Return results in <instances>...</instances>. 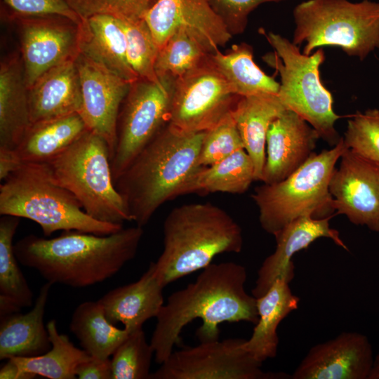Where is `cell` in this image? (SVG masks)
<instances>
[{"label": "cell", "mask_w": 379, "mask_h": 379, "mask_svg": "<svg viewBox=\"0 0 379 379\" xmlns=\"http://www.w3.org/2000/svg\"><path fill=\"white\" fill-rule=\"evenodd\" d=\"M320 137L295 112L286 109L271 124L266 139V158L261 181L272 184L297 171L315 153Z\"/></svg>", "instance_id": "d6986e66"}, {"label": "cell", "mask_w": 379, "mask_h": 379, "mask_svg": "<svg viewBox=\"0 0 379 379\" xmlns=\"http://www.w3.org/2000/svg\"><path fill=\"white\" fill-rule=\"evenodd\" d=\"M111 161L107 141L88 130L62 153L43 164L52 178L77 199L88 215L98 221L123 225L132 218L116 187Z\"/></svg>", "instance_id": "8992f818"}, {"label": "cell", "mask_w": 379, "mask_h": 379, "mask_svg": "<svg viewBox=\"0 0 379 379\" xmlns=\"http://www.w3.org/2000/svg\"><path fill=\"white\" fill-rule=\"evenodd\" d=\"M244 339L200 342L172 352L149 379H285L283 372H265L262 363L243 347Z\"/></svg>", "instance_id": "8fae6325"}, {"label": "cell", "mask_w": 379, "mask_h": 379, "mask_svg": "<svg viewBox=\"0 0 379 379\" xmlns=\"http://www.w3.org/2000/svg\"><path fill=\"white\" fill-rule=\"evenodd\" d=\"M300 298L292 293L289 283L277 279L268 291L257 298L258 320L243 347L260 362L276 357L280 322L298 307Z\"/></svg>", "instance_id": "4316f807"}, {"label": "cell", "mask_w": 379, "mask_h": 379, "mask_svg": "<svg viewBox=\"0 0 379 379\" xmlns=\"http://www.w3.org/2000/svg\"><path fill=\"white\" fill-rule=\"evenodd\" d=\"M0 215L31 220L40 226L44 237L59 230L107 235L123 228L88 215L77 199L52 178L43 163L21 165L3 180Z\"/></svg>", "instance_id": "5b68a950"}, {"label": "cell", "mask_w": 379, "mask_h": 379, "mask_svg": "<svg viewBox=\"0 0 379 379\" xmlns=\"http://www.w3.org/2000/svg\"><path fill=\"white\" fill-rule=\"evenodd\" d=\"M82 18L96 14L112 15L119 20L143 19L157 0H67Z\"/></svg>", "instance_id": "74e56055"}, {"label": "cell", "mask_w": 379, "mask_h": 379, "mask_svg": "<svg viewBox=\"0 0 379 379\" xmlns=\"http://www.w3.org/2000/svg\"><path fill=\"white\" fill-rule=\"evenodd\" d=\"M254 180L253 161L241 149L214 164L199 167L184 187L182 195L194 192L242 194Z\"/></svg>", "instance_id": "f546056e"}, {"label": "cell", "mask_w": 379, "mask_h": 379, "mask_svg": "<svg viewBox=\"0 0 379 379\" xmlns=\"http://www.w3.org/2000/svg\"><path fill=\"white\" fill-rule=\"evenodd\" d=\"M46 328L51 343L46 353L32 357L12 359L22 371L49 379H75L77 367L90 356L83 349L76 347L69 337L58 331L55 319L50 320Z\"/></svg>", "instance_id": "4dcf8cb0"}, {"label": "cell", "mask_w": 379, "mask_h": 379, "mask_svg": "<svg viewBox=\"0 0 379 379\" xmlns=\"http://www.w3.org/2000/svg\"><path fill=\"white\" fill-rule=\"evenodd\" d=\"M213 53L192 31L179 27L159 48L155 72L160 81H175Z\"/></svg>", "instance_id": "1f68e13d"}, {"label": "cell", "mask_w": 379, "mask_h": 379, "mask_svg": "<svg viewBox=\"0 0 379 379\" xmlns=\"http://www.w3.org/2000/svg\"><path fill=\"white\" fill-rule=\"evenodd\" d=\"M204 132L189 133L167 124L115 181L132 221L143 227L164 203L182 192L201 166Z\"/></svg>", "instance_id": "3957f363"}, {"label": "cell", "mask_w": 379, "mask_h": 379, "mask_svg": "<svg viewBox=\"0 0 379 379\" xmlns=\"http://www.w3.org/2000/svg\"><path fill=\"white\" fill-rule=\"evenodd\" d=\"M76 65L82 96L79 114L89 131L107 141L112 159L119 114L131 83L79 53Z\"/></svg>", "instance_id": "9a60e30c"}, {"label": "cell", "mask_w": 379, "mask_h": 379, "mask_svg": "<svg viewBox=\"0 0 379 379\" xmlns=\"http://www.w3.org/2000/svg\"><path fill=\"white\" fill-rule=\"evenodd\" d=\"M164 288L151 262L138 280L108 291L98 301L110 323L120 322L131 333L157 316L164 304Z\"/></svg>", "instance_id": "44dd1931"}, {"label": "cell", "mask_w": 379, "mask_h": 379, "mask_svg": "<svg viewBox=\"0 0 379 379\" xmlns=\"http://www.w3.org/2000/svg\"><path fill=\"white\" fill-rule=\"evenodd\" d=\"M211 55L174 82L168 124L181 131L197 133L210 129L231 111L239 97Z\"/></svg>", "instance_id": "7c38bea8"}, {"label": "cell", "mask_w": 379, "mask_h": 379, "mask_svg": "<svg viewBox=\"0 0 379 379\" xmlns=\"http://www.w3.org/2000/svg\"><path fill=\"white\" fill-rule=\"evenodd\" d=\"M286 109L277 94L239 96L231 109L244 149L253 161L255 180L262 179L269 128Z\"/></svg>", "instance_id": "484cf974"}, {"label": "cell", "mask_w": 379, "mask_h": 379, "mask_svg": "<svg viewBox=\"0 0 379 379\" xmlns=\"http://www.w3.org/2000/svg\"><path fill=\"white\" fill-rule=\"evenodd\" d=\"M332 217L314 218L303 216L291 222L274 235L277 246L258 271L252 289V295L255 298L265 295L277 279L290 283L295 276L292 260L294 254L308 248L317 239L322 237L331 239L336 245L348 251L340 237L339 232L330 226L329 220Z\"/></svg>", "instance_id": "e0dca14e"}, {"label": "cell", "mask_w": 379, "mask_h": 379, "mask_svg": "<svg viewBox=\"0 0 379 379\" xmlns=\"http://www.w3.org/2000/svg\"><path fill=\"white\" fill-rule=\"evenodd\" d=\"M12 11L23 15H58L79 25L82 18L67 0H4Z\"/></svg>", "instance_id": "ab89813d"}, {"label": "cell", "mask_w": 379, "mask_h": 379, "mask_svg": "<svg viewBox=\"0 0 379 379\" xmlns=\"http://www.w3.org/2000/svg\"><path fill=\"white\" fill-rule=\"evenodd\" d=\"M76 58L51 68L28 89L31 124L79 114L82 96Z\"/></svg>", "instance_id": "7402d4cb"}, {"label": "cell", "mask_w": 379, "mask_h": 379, "mask_svg": "<svg viewBox=\"0 0 379 379\" xmlns=\"http://www.w3.org/2000/svg\"><path fill=\"white\" fill-rule=\"evenodd\" d=\"M368 379H379V353L374 357L373 366Z\"/></svg>", "instance_id": "7bdbcfd3"}, {"label": "cell", "mask_w": 379, "mask_h": 379, "mask_svg": "<svg viewBox=\"0 0 379 379\" xmlns=\"http://www.w3.org/2000/svg\"><path fill=\"white\" fill-rule=\"evenodd\" d=\"M371 343L364 334L345 331L312 347L292 379H368L373 363Z\"/></svg>", "instance_id": "2e32d148"}, {"label": "cell", "mask_w": 379, "mask_h": 379, "mask_svg": "<svg viewBox=\"0 0 379 379\" xmlns=\"http://www.w3.org/2000/svg\"><path fill=\"white\" fill-rule=\"evenodd\" d=\"M69 330L84 351L100 359H109L130 333L108 321L98 300L84 302L75 308Z\"/></svg>", "instance_id": "f1b7e54d"}, {"label": "cell", "mask_w": 379, "mask_h": 379, "mask_svg": "<svg viewBox=\"0 0 379 379\" xmlns=\"http://www.w3.org/2000/svg\"><path fill=\"white\" fill-rule=\"evenodd\" d=\"M53 284L40 288L33 307L27 313L15 312L1 317L0 359L41 355L51 347L44 323L46 305Z\"/></svg>", "instance_id": "cb8c5ba5"}, {"label": "cell", "mask_w": 379, "mask_h": 379, "mask_svg": "<svg viewBox=\"0 0 379 379\" xmlns=\"http://www.w3.org/2000/svg\"><path fill=\"white\" fill-rule=\"evenodd\" d=\"M164 249L154 262L156 274L168 284L209 265L221 253L241 251L242 230L233 218L211 203L173 208L163 224Z\"/></svg>", "instance_id": "277c9868"}, {"label": "cell", "mask_w": 379, "mask_h": 379, "mask_svg": "<svg viewBox=\"0 0 379 379\" xmlns=\"http://www.w3.org/2000/svg\"><path fill=\"white\" fill-rule=\"evenodd\" d=\"M329 191L335 215L379 232V164L347 148L333 173Z\"/></svg>", "instance_id": "5bb4252c"}, {"label": "cell", "mask_w": 379, "mask_h": 379, "mask_svg": "<svg viewBox=\"0 0 379 379\" xmlns=\"http://www.w3.org/2000/svg\"><path fill=\"white\" fill-rule=\"evenodd\" d=\"M143 19L159 48L179 27L195 33L212 53L232 37L206 0H157Z\"/></svg>", "instance_id": "ac0fdd59"}, {"label": "cell", "mask_w": 379, "mask_h": 379, "mask_svg": "<svg viewBox=\"0 0 379 379\" xmlns=\"http://www.w3.org/2000/svg\"><path fill=\"white\" fill-rule=\"evenodd\" d=\"M346 149L341 138L332 148L314 153L284 180L255 187L251 198L258 208L262 228L274 235L303 216L324 218L335 215L329 184L335 165Z\"/></svg>", "instance_id": "52a82bcc"}, {"label": "cell", "mask_w": 379, "mask_h": 379, "mask_svg": "<svg viewBox=\"0 0 379 379\" xmlns=\"http://www.w3.org/2000/svg\"><path fill=\"white\" fill-rule=\"evenodd\" d=\"M241 149H244V144L230 111L205 131L198 165L201 167L211 166Z\"/></svg>", "instance_id": "8d00e7d4"}, {"label": "cell", "mask_w": 379, "mask_h": 379, "mask_svg": "<svg viewBox=\"0 0 379 379\" xmlns=\"http://www.w3.org/2000/svg\"><path fill=\"white\" fill-rule=\"evenodd\" d=\"M154 350L142 328L131 332L112 355V379H148Z\"/></svg>", "instance_id": "836d02e7"}, {"label": "cell", "mask_w": 379, "mask_h": 379, "mask_svg": "<svg viewBox=\"0 0 379 379\" xmlns=\"http://www.w3.org/2000/svg\"><path fill=\"white\" fill-rule=\"evenodd\" d=\"M343 138L347 149L379 164V109L354 114L347 121Z\"/></svg>", "instance_id": "d590c367"}, {"label": "cell", "mask_w": 379, "mask_h": 379, "mask_svg": "<svg viewBox=\"0 0 379 379\" xmlns=\"http://www.w3.org/2000/svg\"><path fill=\"white\" fill-rule=\"evenodd\" d=\"M76 375L79 379H112L111 360L91 357L77 367Z\"/></svg>", "instance_id": "60d3db41"}, {"label": "cell", "mask_w": 379, "mask_h": 379, "mask_svg": "<svg viewBox=\"0 0 379 379\" xmlns=\"http://www.w3.org/2000/svg\"><path fill=\"white\" fill-rule=\"evenodd\" d=\"M30 124L22 61L15 53L2 60L0 65V150L15 149Z\"/></svg>", "instance_id": "d4e9b609"}, {"label": "cell", "mask_w": 379, "mask_h": 379, "mask_svg": "<svg viewBox=\"0 0 379 379\" xmlns=\"http://www.w3.org/2000/svg\"><path fill=\"white\" fill-rule=\"evenodd\" d=\"M247 271L234 262L211 263L196 280L171 293L157 318L150 344L161 364L173 352L183 328L195 319L202 325L196 333L200 342L218 340L223 322L258 320L257 298L245 289Z\"/></svg>", "instance_id": "6da1fadb"}, {"label": "cell", "mask_w": 379, "mask_h": 379, "mask_svg": "<svg viewBox=\"0 0 379 379\" xmlns=\"http://www.w3.org/2000/svg\"><path fill=\"white\" fill-rule=\"evenodd\" d=\"M143 234L136 225L107 235L75 230L51 239L29 234L14 244V252L21 265L46 281L84 288L105 281L133 260Z\"/></svg>", "instance_id": "7a4b0ae2"}, {"label": "cell", "mask_w": 379, "mask_h": 379, "mask_svg": "<svg viewBox=\"0 0 379 379\" xmlns=\"http://www.w3.org/2000/svg\"><path fill=\"white\" fill-rule=\"evenodd\" d=\"M292 42L305 43L310 55L326 46L340 48L347 55L364 60L379 48V3L369 0H307L293 9Z\"/></svg>", "instance_id": "9c48e42d"}, {"label": "cell", "mask_w": 379, "mask_h": 379, "mask_svg": "<svg viewBox=\"0 0 379 379\" xmlns=\"http://www.w3.org/2000/svg\"><path fill=\"white\" fill-rule=\"evenodd\" d=\"M259 32L274 50L263 55L262 60L280 75L277 93L280 101L313 127L320 138L335 146L341 138L335 128L341 116L334 112L331 93L321 79L324 49L319 48L305 55L299 46L283 36L262 28Z\"/></svg>", "instance_id": "ba28073f"}, {"label": "cell", "mask_w": 379, "mask_h": 379, "mask_svg": "<svg viewBox=\"0 0 379 379\" xmlns=\"http://www.w3.org/2000/svg\"><path fill=\"white\" fill-rule=\"evenodd\" d=\"M211 57L237 95L278 93L279 83L254 62L253 48L250 44H234L225 53L218 50Z\"/></svg>", "instance_id": "83f0119b"}, {"label": "cell", "mask_w": 379, "mask_h": 379, "mask_svg": "<svg viewBox=\"0 0 379 379\" xmlns=\"http://www.w3.org/2000/svg\"><path fill=\"white\" fill-rule=\"evenodd\" d=\"M174 82L157 84L138 79L131 84L118 117L117 143L111 161L114 182L168 123Z\"/></svg>", "instance_id": "30bf717a"}, {"label": "cell", "mask_w": 379, "mask_h": 379, "mask_svg": "<svg viewBox=\"0 0 379 379\" xmlns=\"http://www.w3.org/2000/svg\"><path fill=\"white\" fill-rule=\"evenodd\" d=\"M79 53L131 84L139 79L126 55V37L119 19L96 14L78 25Z\"/></svg>", "instance_id": "603a6c76"}, {"label": "cell", "mask_w": 379, "mask_h": 379, "mask_svg": "<svg viewBox=\"0 0 379 379\" xmlns=\"http://www.w3.org/2000/svg\"><path fill=\"white\" fill-rule=\"evenodd\" d=\"M232 36L244 33L250 13L265 3L285 0H206Z\"/></svg>", "instance_id": "f35d334b"}, {"label": "cell", "mask_w": 379, "mask_h": 379, "mask_svg": "<svg viewBox=\"0 0 379 379\" xmlns=\"http://www.w3.org/2000/svg\"><path fill=\"white\" fill-rule=\"evenodd\" d=\"M20 31L24 77L29 89L51 68L72 58L78 49V25L58 15H23L5 13Z\"/></svg>", "instance_id": "4fadbf2b"}, {"label": "cell", "mask_w": 379, "mask_h": 379, "mask_svg": "<svg viewBox=\"0 0 379 379\" xmlns=\"http://www.w3.org/2000/svg\"><path fill=\"white\" fill-rule=\"evenodd\" d=\"M1 216L0 298L9 300L21 308L30 307L34 302V294L19 267L13 241L20 218Z\"/></svg>", "instance_id": "d6a6232c"}, {"label": "cell", "mask_w": 379, "mask_h": 379, "mask_svg": "<svg viewBox=\"0 0 379 379\" xmlns=\"http://www.w3.org/2000/svg\"><path fill=\"white\" fill-rule=\"evenodd\" d=\"M88 130L79 113L32 123L15 149L0 150V180L21 165L52 159Z\"/></svg>", "instance_id": "ffe728a7"}, {"label": "cell", "mask_w": 379, "mask_h": 379, "mask_svg": "<svg viewBox=\"0 0 379 379\" xmlns=\"http://www.w3.org/2000/svg\"><path fill=\"white\" fill-rule=\"evenodd\" d=\"M34 378H36L35 375L22 371L12 359H8L0 369L1 379H32Z\"/></svg>", "instance_id": "b9f144b4"}, {"label": "cell", "mask_w": 379, "mask_h": 379, "mask_svg": "<svg viewBox=\"0 0 379 379\" xmlns=\"http://www.w3.org/2000/svg\"><path fill=\"white\" fill-rule=\"evenodd\" d=\"M119 20L126 37V55L130 66L139 79L161 84L155 72L159 48L145 20Z\"/></svg>", "instance_id": "e575fe53"}]
</instances>
